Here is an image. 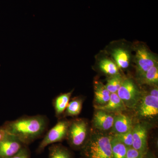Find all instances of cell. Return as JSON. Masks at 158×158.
<instances>
[{
    "label": "cell",
    "instance_id": "obj_24",
    "mask_svg": "<svg viewBox=\"0 0 158 158\" xmlns=\"http://www.w3.org/2000/svg\"><path fill=\"white\" fill-rule=\"evenodd\" d=\"M9 158H29V155L25 148L23 147L19 152Z\"/></svg>",
    "mask_w": 158,
    "mask_h": 158
},
{
    "label": "cell",
    "instance_id": "obj_23",
    "mask_svg": "<svg viewBox=\"0 0 158 158\" xmlns=\"http://www.w3.org/2000/svg\"><path fill=\"white\" fill-rule=\"evenodd\" d=\"M144 155L133 147H128L127 148L125 158H142Z\"/></svg>",
    "mask_w": 158,
    "mask_h": 158
},
{
    "label": "cell",
    "instance_id": "obj_14",
    "mask_svg": "<svg viewBox=\"0 0 158 158\" xmlns=\"http://www.w3.org/2000/svg\"><path fill=\"white\" fill-rule=\"evenodd\" d=\"M73 90L67 93L61 94L53 100V105L56 116L59 117L65 112Z\"/></svg>",
    "mask_w": 158,
    "mask_h": 158
},
{
    "label": "cell",
    "instance_id": "obj_3",
    "mask_svg": "<svg viewBox=\"0 0 158 158\" xmlns=\"http://www.w3.org/2000/svg\"><path fill=\"white\" fill-rule=\"evenodd\" d=\"M135 51L134 61L139 77L158 64L156 56L145 44L138 43L134 45Z\"/></svg>",
    "mask_w": 158,
    "mask_h": 158
},
{
    "label": "cell",
    "instance_id": "obj_22",
    "mask_svg": "<svg viewBox=\"0 0 158 158\" xmlns=\"http://www.w3.org/2000/svg\"><path fill=\"white\" fill-rule=\"evenodd\" d=\"M132 129L126 132L115 134L114 137L127 147H132L133 144Z\"/></svg>",
    "mask_w": 158,
    "mask_h": 158
},
{
    "label": "cell",
    "instance_id": "obj_11",
    "mask_svg": "<svg viewBox=\"0 0 158 158\" xmlns=\"http://www.w3.org/2000/svg\"><path fill=\"white\" fill-rule=\"evenodd\" d=\"M114 117L103 110H98L94 114L93 118L94 126L99 130L107 131L113 127Z\"/></svg>",
    "mask_w": 158,
    "mask_h": 158
},
{
    "label": "cell",
    "instance_id": "obj_17",
    "mask_svg": "<svg viewBox=\"0 0 158 158\" xmlns=\"http://www.w3.org/2000/svg\"><path fill=\"white\" fill-rule=\"evenodd\" d=\"M139 81L142 84L147 85H156L158 82V64L152 66L139 76Z\"/></svg>",
    "mask_w": 158,
    "mask_h": 158
},
{
    "label": "cell",
    "instance_id": "obj_25",
    "mask_svg": "<svg viewBox=\"0 0 158 158\" xmlns=\"http://www.w3.org/2000/svg\"><path fill=\"white\" fill-rule=\"evenodd\" d=\"M7 133L6 132L5 130L2 127H0V142L6 137Z\"/></svg>",
    "mask_w": 158,
    "mask_h": 158
},
{
    "label": "cell",
    "instance_id": "obj_1",
    "mask_svg": "<svg viewBox=\"0 0 158 158\" xmlns=\"http://www.w3.org/2000/svg\"><path fill=\"white\" fill-rule=\"evenodd\" d=\"M48 123L46 116L37 115L22 116L6 122L2 127L8 134L16 137L23 144H27L43 135Z\"/></svg>",
    "mask_w": 158,
    "mask_h": 158
},
{
    "label": "cell",
    "instance_id": "obj_21",
    "mask_svg": "<svg viewBox=\"0 0 158 158\" xmlns=\"http://www.w3.org/2000/svg\"><path fill=\"white\" fill-rule=\"evenodd\" d=\"M49 158H71L67 150L59 145H52L49 148Z\"/></svg>",
    "mask_w": 158,
    "mask_h": 158
},
{
    "label": "cell",
    "instance_id": "obj_13",
    "mask_svg": "<svg viewBox=\"0 0 158 158\" xmlns=\"http://www.w3.org/2000/svg\"><path fill=\"white\" fill-rule=\"evenodd\" d=\"M112 128L115 134L126 132L133 128L131 118L124 114L118 113L114 117Z\"/></svg>",
    "mask_w": 158,
    "mask_h": 158
},
{
    "label": "cell",
    "instance_id": "obj_9",
    "mask_svg": "<svg viewBox=\"0 0 158 158\" xmlns=\"http://www.w3.org/2000/svg\"><path fill=\"white\" fill-rule=\"evenodd\" d=\"M139 115L145 118H150L158 114V98L148 94L141 99L138 110Z\"/></svg>",
    "mask_w": 158,
    "mask_h": 158
},
{
    "label": "cell",
    "instance_id": "obj_2",
    "mask_svg": "<svg viewBox=\"0 0 158 158\" xmlns=\"http://www.w3.org/2000/svg\"><path fill=\"white\" fill-rule=\"evenodd\" d=\"M111 138L102 134L94 135L85 146V155L89 158H113Z\"/></svg>",
    "mask_w": 158,
    "mask_h": 158
},
{
    "label": "cell",
    "instance_id": "obj_19",
    "mask_svg": "<svg viewBox=\"0 0 158 158\" xmlns=\"http://www.w3.org/2000/svg\"><path fill=\"white\" fill-rule=\"evenodd\" d=\"M82 100L80 98H75L69 101L65 112V115L68 116H77L81 110Z\"/></svg>",
    "mask_w": 158,
    "mask_h": 158
},
{
    "label": "cell",
    "instance_id": "obj_26",
    "mask_svg": "<svg viewBox=\"0 0 158 158\" xmlns=\"http://www.w3.org/2000/svg\"><path fill=\"white\" fill-rule=\"evenodd\" d=\"M150 95H152L155 97L158 98V90L157 87L154 88L150 91L149 94Z\"/></svg>",
    "mask_w": 158,
    "mask_h": 158
},
{
    "label": "cell",
    "instance_id": "obj_10",
    "mask_svg": "<svg viewBox=\"0 0 158 158\" xmlns=\"http://www.w3.org/2000/svg\"><path fill=\"white\" fill-rule=\"evenodd\" d=\"M112 59L119 68L126 69L129 66L131 54L128 49L123 46L116 47L110 52Z\"/></svg>",
    "mask_w": 158,
    "mask_h": 158
},
{
    "label": "cell",
    "instance_id": "obj_5",
    "mask_svg": "<svg viewBox=\"0 0 158 158\" xmlns=\"http://www.w3.org/2000/svg\"><path fill=\"white\" fill-rule=\"evenodd\" d=\"M88 126L83 119H76L71 122L67 137L70 145L74 148L81 147L87 136Z\"/></svg>",
    "mask_w": 158,
    "mask_h": 158
},
{
    "label": "cell",
    "instance_id": "obj_20",
    "mask_svg": "<svg viewBox=\"0 0 158 158\" xmlns=\"http://www.w3.org/2000/svg\"><path fill=\"white\" fill-rule=\"evenodd\" d=\"M119 74L112 76L111 78L108 79L105 86L110 92V93H117V91L121 87L123 81Z\"/></svg>",
    "mask_w": 158,
    "mask_h": 158
},
{
    "label": "cell",
    "instance_id": "obj_8",
    "mask_svg": "<svg viewBox=\"0 0 158 158\" xmlns=\"http://www.w3.org/2000/svg\"><path fill=\"white\" fill-rule=\"evenodd\" d=\"M133 148L142 153H146L148 148L147 130L146 127L141 124H138L133 127Z\"/></svg>",
    "mask_w": 158,
    "mask_h": 158
},
{
    "label": "cell",
    "instance_id": "obj_15",
    "mask_svg": "<svg viewBox=\"0 0 158 158\" xmlns=\"http://www.w3.org/2000/svg\"><path fill=\"white\" fill-rule=\"evenodd\" d=\"M98 66L103 73L112 76L119 74V68L112 58L105 57L100 59L98 62Z\"/></svg>",
    "mask_w": 158,
    "mask_h": 158
},
{
    "label": "cell",
    "instance_id": "obj_16",
    "mask_svg": "<svg viewBox=\"0 0 158 158\" xmlns=\"http://www.w3.org/2000/svg\"><path fill=\"white\" fill-rule=\"evenodd\" d=\"M94 96L96 102L100 106L106 104L110 100V92L106 88L105 85L100 82L94 84Z\"/></svg>",
    "mask_w": 158,
    "mask_h": 158
},
{
    "label": "cell",
    "instance_id": "obj_12",
    "mask_svg": "<svg viewBox=\"0 0 158 158\" xmlns=\"http://www.w3.org/2000/svg\"><path fill=\"white\" fill-rule=\"evenodd\" d=\"M95 108L98 110H103L106 112L116 113H119L126 109V106L117 93H111L110 100L106 104L96 106Z\"/></svg>",
    "mask_w": 158,
    "mask_h": 158
},
{
    "label": "cell",
    "instance_id": "obj_6",
    "mask_svg": "<svg viewBox=\"0 0 158 158\" xmlns=\"http://www.w3.org/2000/svg\"><path fill=\"white\" fill-rule=\"evenodd\" d=\"M117 94L126 106L130 108L135 107L140 98L139 90L131 79L123 80Z\"/></svg>",
    "mask_w": 158,
    "mask_h": 158
},
{
    "label": "cell",
    "instance_id": "obj_7",
    "mask_svg": "<svg viewBox=\"0 0 158 158\" xmlns=\"http://www.w3.org/2000/svg\"><path fill=\"white\" fill-rule=\"evenodd\" d=\"M23 144L16 137L7 133L0 142V158H9L19 152Z\"/></svg>",
    "mask_w": 158,
    "mask_h": 158
},
{
    "label": "cell",
    "instance_id": "obj_27",
    "mask_svg": "<svg viewBox=\"0 0 158 158\" xmlns=\"http://www.w3.org/2000/svg\"><path fill=\"white\" fill-rule=\"evenodd\" d=\"M155 158L154 157H153L152 156H149V155H148V156H146L145 155V154L143 156V158Z\"/></svg>",
    "mask_w": 158,
    "mask_h": 158
},
{
    "label": "cell",
    "instance_id": "obj_4",
    "mask_svg": "<svg viewBox=\"0 0 158 158\" xmlns=\"http://www.w3.org/2000/svg\"><path fill=\"white\" fill-rule=\"evenodd\" d=\"M71 122L66 120H60L56 125L47 132L41 141L38 151L41 152L50 144L62 141L66 138L69 127Z\"/></svg>",
    "mask_w": 158,
    "mask_h": 158
},
{
    "label": "cell",
    "instance_id": "obj_18",
    "mask_svg": "<svg viewBox=\"0 0 158 158\" xmlns=\"http://www.w3.org/2000/svg\"><path fill=\"white\" fill-rule=\"evenodd\" d=\"M113 158H125L127 148L115 137L111 138Z\"/></svg>",
    "mask_w": 158,
    "mask_h": 158
}]
</instances>
